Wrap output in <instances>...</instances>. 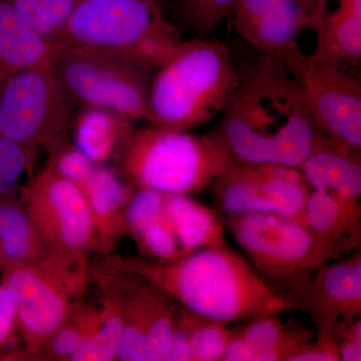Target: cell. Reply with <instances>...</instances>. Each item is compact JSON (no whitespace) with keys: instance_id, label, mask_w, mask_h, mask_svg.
Wrapping results in <instances>:
<instances>
[{"instance_id":"1","label":"cell","mask_w":361,"mask_h":361,"mask_svg":"<svg viewBox=\"0 0 361 361\" xmlns=\"http://www.w3.org/2000/svg\"><path fill=\"white\" fill-rule=\"evenodd\" d=\"M237 68L219 132L237 160L299 168L334 146L316 123L300 78L282 61L259 52Z\"/></svg>"},{"instance_id":"2","label":"cell","mask_w":361,"mask_h":361,"mask_svg":"<svg viewBox=\"0 0 361 361\" xmlns=\"http://www.w3.org/2000/svg\"><path fill=\"white\" fill-rule=\"evenodd\" d=\"M104 269L145 280L187 310L221 322L293 310L283 294L229 245L200 249L171 260L111 256Z\"/></svg>"},{"instance_id":"3","label":"cell","mask_w":361,"mask_h":361,"mask_svg":"<svg viewBox=\"0 0 361 361\" xmlns=\"http://www.w3.org/2000/svg\"><path fill=\"white\" fill-rule=\"evenodd\" d=\"M237 80L238 68L227 45L183 40L154 71L146 121L174 130L205 125L222 114Z\"/></svg>"},{"instance_id":"4","label":"cell","mask_w":361,"mask_h":361,"mask_svg":"<svg viewBox=\"0 0 361 361\" xmlns=\"http://www.w3.org/2000/svg\"><path fill=\"white\" fill-rule=\"evenodd\" d=\"M113 159L114 171L134 188L189 196L210 189L238 161L219 133L195 135L152 126L133 128Z\"/></svg>"},{"instance_id":"5","label":"cell","mask_w":361,"mask_h":361,"mask_svg":"<svg viewBox=\"0 0 361 361\" xmlns=\"http://www.w3.org/2000/svg\"><path fill=\"white\" fill-rule=\"evenodd\" d=\"M59 40L130 54L155 68L183 42L159 0H75Z\"/></svg>"},{"instance_id":"6","label":"cell","mask_w":361,"mask_h":361,"mask_svg":"<svg viewBox=\"0 0 361 361\" xmlns=\"http://www.w3.org/2000/svg\"><path fill=\"white\" fill-rule=\"evenodd\" d=\"M225 225L259 274L280 293L300 286L330 261L343 258L307 226L278 214H228Z\"/></svg>"},{"instance_id":"7","label":"cell","mask_w":361,"mask_h":361,"mask_svg":"<svg viewBox=\"0 0 361 361\" xmlns=\"http://www.w3.org/2000/svg\"><path fill=\"white\" fill-rule=\"evenodd\" d=\"M89 263L68 264L49 257L0 272V283L13 299L23 341V360H42L54 334L80 300Z\"/></svg>"},{"instance_id":"8","label":"cell","mask_w":361,"mask_h":361,"mask_svg":"<svg viewBox=\"0 0 361 361\" xmlns=\"http://www.w3.org/2000/svg\"><path fill=\"white\" fill-rule=\"evenodd\" d=\"M61 84L77 103L128 120H146L155 66L121 52L63 44L51 63Z\"/></svg>"},{"instance_id":"9","label":"cell","mask_w":361,"mask_h":361,"mask_svg":"<svg viewBox=\"0 0 361 361\" xmlns=\"http://www.w3.org/2000/svg\"><path fill=\"white\" fill-rule=\"evenodd\" d=\"M75 104L51 66L20 71L0 90V137L49 154L68 142Z\"/></svg>"},{"instance_id":"10","label":"cell","mask_w":361,"mask_h":361,"mask_svg":"<svg viewBox=\"0 0 361 361\" xmlns=\"http://www.w3.org/2000/svg\"><path fill=\"white\" fill-rule=\"evenodd\" d=\"M21 201L44 245L47 257L68 263H89L97 237L82 189L56 173L51 164L26 183Z\"/></svg>"},{"instance_id":"11","label":"cell","mask_w":361,"mask_h":361,"mask_svg":"<svg viewBox=\"0 0 361 361\" xmlns=\"http://www.w3.org/2000/svg\"><path fill=\"white\" fill-rule=\"evenodd\" d=\"M210 189L226 215L273 213L306 225L304 212L312 189L298 168L237 161Z\"/></svg>"},{"instance_id":"12","label":"cell","mask_w":361,"mask_h":361,"mask_svg":"<svg viewBox=\"0 0 361 361\" xmlns=\"http://www.w3.org/2000/svg\"><path fill=\"white\" fill-rule=\"evenodd\" d=\"M229 18L247 44L279 59L297 77L310 63L301 42L305 35L316 39L317 18L297 0H239Z\"/></svg>"},{"instance_id":"13","label":"cell","mask_w":361,"mask_h":361,"mask_svg":"<svg viewBox=\"0 0 361 361\" xmlns=\"http://www.w3.org/2000/svg\"><path fill=\"white\" fill-rule=\"evenodd\" d=\"M299 78L325 137L337 148L360 155L361 82L357 68L311 59Z\"/></svg>"},{"instance_id":"14","label":"cell","mask_w":361,"mask_h":361,"mask_svg":"<svg viewBox=\"0 0 361 361\" xmlns=\"http://www.w3.org/2000/svg\"><path fill=\"white\" fill-rule=\"evenodd\" d=\"M293 310L310 316L317 332L338 341L361 316V252L322 266L302 285L285 292Z\"/></svg>"},{"instance_id":"15","label":"cell","mask_w":361,"mask_h":361,"mask_svg":"<svg viewBox=\"0 0 361 361\" xmlns=\"http://www.w3.org/2000/svg\"><path fill=\"white\" fill-rule=\"evenodd\" d=\"M61 45L30 25L11 0H0V90L20 71L51 66Z\"/></svg>"},{"instance_id":"16","label":"cell","mask_w":361,"mask_h":361,"mask_svg":"<svg viewBox=\"0 0 361 361\" xmlns=\"http://www.w3.org/2000/svg\"><path fill=\"white\" fill-rule=\"evenodd\" d=\"M97 237V250L108 252L116 240L125 236V211L135 188L126 182L114 169L94 167L80 187Z\"/></svg>"},{"instance_id":"17","label":"cell","mask_w":361,"mask_h":361,"mask_svg":"<svg viewBox=\"0 0 361 361\" xmlns=\"http://www.w3.org/2000/svg\"><path fill=\"white\" fill-rule=\"evenodd\" d=\"M305 224L315 235L343 257L360 250L361 206L322 190H312L306 202Z\"/></svg>"},{"instance_id":"18","label":"cell","mask_w":361,"mask_h":361,"mask_svg":"<svg viewBox=\"0 0 361 361\" xmlns=\"http://www.w3.org/2000/svg\"><path fill=\"white\" fill-rule=\"evenodd\" d=\"M311 59L360 68L361 0H329L316 23V47Z\"/></svg>"},{"instance_id":"19","label":"cell","mask_w":361,"mask_h":361,"mask_svg":"<svg viewBox=\"0 0 361 361\" xmlns=\"http://www.w3.org/2000/svg\"><path fill=\"white\" fill-rule=\"evenodd\" d=\"M163 214L174 233L182 255L204 248L228 245L219 212L189 195H165Z\"/></svg>"},{"instance_id":"20","label":"cell","mask_w":361,"mask_h":361,"mask_svg":"<svg viewBox=\"0 0 361 361\" xmlns=\"http://www.w3.org/2000/svg\"><path fill=\"white\" fill-rule=\"evenodd\" d=\"M312 190H322L348 200L361 197L360 155L330 146L311 155L300 167Z\"/></svg>"},{"instance_id":"21","label":"cell","mask_w":361,"mask_h":361,"mask_svg":"<svg viewBox=\"0 0 361 361\" xmlns=\"http://www.w3.org/2000/svg\"><path fill=\"white\" fill-rule=\"evenodd\" d=\"M47 257L18 194L0 197V272Z\"/></svg>"},{"instance_id":"22","label":"cell","mask_w":361,"mask_h":361,"mask_svg":"<svg viewBox=\"0 0 361 361\" xmlns=\"http://www.w3.org/2000/svg\"><path fill=\"white\" fill-rule=\"evenodd\" d=\"M280 314L250 319L236 331L255 346L253 361H292L314 339L311 329L296 323H284Z\"/></svg>"},{"instance_id":"23","label":"cell","mask_w":361,"mask_h":361,"mask_svg":"<svg viewBox=\"0 0 361 361\" xmlns=\"http://www.w3.org/2000/svg\"><path fill=\"white\" fill-rule=\"evenodd\" d=\"M96 277L104 293L97 307L99 320L94 334L75 361L116 360L120 348L123 326L120 277L106 270L97 272Z\"/></svg>"},{"instance_id":"24","label":"cell","mask_w":361,"mask_h":361,"mask_svg":"<svg viewBox=\"0 0 361 361\" xmlns=\"http://www.w3.org/2000/svg\"><path fill=\"white\" fill-rule=\"evenodd\" d=\"M133 128L132 121L122 116L99 109L85 108L75 115L71 130L73 145L94 165H102L113 158Z\"/></svg>"},{"instance_id":"25","label":"cell","mask_w":361,"mask_h":361,"mask_svg":"<svg viewBox=\"0 0 361 361\" xmlns=\"http://www.w3.org/2000/svg\"><path fill=\"white\" fill-rule=\"evenodd\" d=\"M140 280L142 282L148 361H166L177 322L178 308L174 306V300L165 292L155 285Z\"/></svg>"},{"instance_id":"26","label":"cell","mask_w":361,"mask_h":361,"mask_svg":"<svg viewBox=\"0 0 361 361\" xmlns=\"http://www.w3.org/2000/svg\"><path fill=\"white\" fill-rule=\"evenodd\" d=\"M125 276L128 277L126 281L118 274L123 296V326L116 360L148 361L142 282L137 277Z\"/></svg>"},{"instance_id":"27","label":"cell","mask_w":361,"mask_h":361,"mask_svg":"<svg viewBox=\"0 0 361 361\" xmlns=\"http://www.w3.org/2000/svg\"><path fill=\"white\" fill-rule=\"evenodd\" d=\"M78 301L65 324L47 343L42 360L75 361L96 329L99 310Z\"/></svg>"},{"instance_id":"28","label":"cell","mask_w":361,"mask_h":361,"mask_svg":"<svg viewBox=\"0 0 361 361\" xmlns=\"http://www.w3.org/2000/svg\"><path fill=\"white\" fill-rule=\"evenodd\" d=\"M178 313L189 332L195 361H222L233 336L229 323L196 314L182 306Z\"/></svg>"},{"instance_id":"29","label":"cell","mask_w":361,"mask_h":361,"mask_svg":"<svg viewBox=\"0 0 361 361\" xmlns=\"http://www.w3.org/2000/svg\"><path fill=\"white\" fill-rule=\"evenodd\" d=\"M18 13L47 37L59 40L75 0H11Z\"/></svg>"},{"instance_id":"30","label":"cell","mask_w":361,"mask_h":361,"mask_svg":"<svg viewBox=\"0 0 361 361\" xmlns=\"http://www.w3.org/2000/svg\"><path fill=\"white\" fill-rule=\"evenodd\" d=\"M164 196L154 190L135 188L125 211V236L134 238L137 233L163 216Z\"/></svg>"},{"instance_id":"31","label":"cell","mask_w":361,"mask_h":361,"mask_svg":"<svg viewBox=\"0 0 361 361\" xmlns=\"http://www.w3.org/2000/svg\"><path fill=\"white\" fill-rule=\"evenodd\" d=\"M35 154L0 137V197L18 194L21 177L32 169Z\"/></svg>"},{"instance_id":"32","label":"cell","mask_w":361,"mask_h":361,"mask_svg":"<svg viewBox=\"0 0 361 361\" xmlns=\"http://www.w3.org/2000/svg\"><path fill=\"white\" fill-rule=\"evenodd\" d=\"M142 255L153 260H171L182 256L174 233L163 216L133 238Z\"/></svg>"},{"instance_id":"33","label":"cell","mask_w":361,"mask_h":361,"mask_svg":"<svg viewBox=\"0 0 361 361\" xmlns=\"http://www.w3.org/2000/svg\"><path fill=\"white\" fill-rule=\"evenodd\" d=\"M239 0H185V14L201 35L213 32L229 18Z\"/></svg>"},{"instance_id":"34","label":"cell","mask_w":361,"mask_h":361,"mask_svg":"<svg viewBox=\"0 0 361 361\" xmlns=\"http://www.w3.org/2000/svg\"><path fill=\"white\" fill-rule=\"evenodd\" d=\"M49 160L54 170L65 179L82 186L96 167L94 163L70 142L61 145L49 153Z\"/></svg>"},{"instance_id":"35","label":"cell","mask_w":361,"mask_h":361,"mask_svg":"<svg viewBox=\"0 0 361 361\" xmlns=\"http://www.w3.org/2000/svg\"><path fill=\"white\" fill-rule=\"evenodd\" d=\"M18 331V318L13 299L6 287L0 283V360H6L11 353L9 348Z\"/></svg>"},{"instance_id":"36","label":"cell","mask_w":361,"mask_h":361,"mask_svg":"<svg viewBox=\"0 0 361 361\" xmlns=\"http://www.w3.org/2000/svg\"><path fill=\"white\" fill-rule=\"evenodd\" d=\"M292 361H341L337 341L327 334L316 332L314 339Z\"/></svg>"},{"instance_id":"37","label":"cell","mask_w":361,"mask_h":361,"mask_svg":"<svg viewBox=\"0 0 361 361\" xmlns=\"http://www.w3.org/2000/svg\"><path fill=\"white\" fill-rule=\"evenodd\" d=\"M166 361H195L193 346L189 332L180 319L179 313L177 315L174 334Z\"/></svg>"},{"instance_id":"38","label":"cell","mask_w":361,"mask_h":361,"mask_svg":"<svg viewBox=\"0 0 361 361\" xmlns=\"http://www.w3.org/2000/svg\"><path fill=\"white\" fill-rule=\"evenodd\" d=\"M341 361L361 360V318L355 320L337 341Z\"/></svg>"},{"instance_id":"39","label":"cell","mask_w":361,"mask_h":361,"mask_svg":"<svg viewBox=\"0 0 361 361\" xmlns=\"http://www.w3.org/2000/svg\"><path fill=\"white\" fill-rule=\"evenodd\" d=\"M297 1L302 4L303 6H305L306 8L314 14L316 18H317V16L322 13V9L326 6L329 0H297Z\"/></svg>"}]
</instances>
